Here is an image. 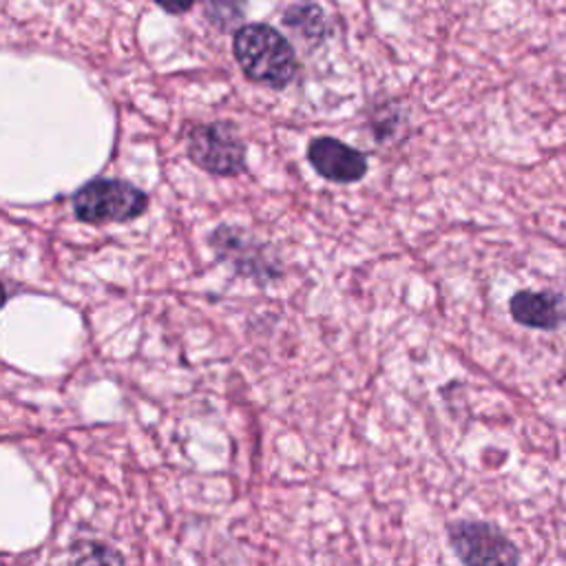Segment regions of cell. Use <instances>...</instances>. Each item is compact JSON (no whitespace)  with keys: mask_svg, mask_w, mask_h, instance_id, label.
<instances>
[{"mask_svg":"<svg viewBox=\"0 0 566 566\" xmlns=\"http://www.w3.org/2000/svg\"><path fill=\"white\" fill-rule=\"evenodd\" d=\"M234 55L245 75L274 88L285 86L296 73V57L287 40L265 24H248L234 35Z\"/></svg>","mask_w":566,"mask_h":566,"instance_id":"1","label":"cell"},{"mask_svg":"<svg viewBox=\"0 0 566 566\" xmlns=\"http://www.w3.org/2000/svg\"><path fill=\"white\" fill-rule=\"evenodd\" d=\"M447 535L462 566H520L517 546L489 522H451Z\"/></svg>","mask_w":566,"mask_h":566,"instance_id":"2","label":"cell"},{"mask_svg":"<svg viewBox=\"0 0 566 566\" xmlns=\"http://www.w3.org/2000/svg\"><path fill=\"white\" fill-rule=\"evenodd\" d=\"M148 206L146 195L126 181L95 179L82 186L73 197L77 219L88 223L128 221L139 217Z\"/></svg>","mask_w":566,"mask_h":566,"instance_id":"3","label":"cell"},{"mask_svg":"<svg viewBox=\"0 0 566 566\" xmlns=\"http://www.w3.org/2000/svg\"><path fill=\"white\" fill-rule=\"evenodd\" d=\"M188 155L214 175H237L243 170V146L228 126H195L188 133Z\"/></svg>","mask_w":566,"mask_h":566,"instance_id":"4","label":"cell"},{"mask_svg":"<svg viewBox=\"0 0 566 566\" xmlns=\"http://www.w3.org/2000/svg\"><path fill=\"white\" fill-rule=\"evenodd\" d=\"M307 159L321 177L336 184L358 181L367 172V157L334 137L314 139L307 148Z\"/></svg>","mask_w":566,"mask_h":566,"instance_id":"5","label":"cell"},{"mask_svg":"<svg viewBox=\"0 0 566 566\" xmlns=\"http://www.w3.org/2000/svg\"><path fill=\"white\" fill-rule=\"evenodd\" d=\"M509 314L517 325L553 332L566 321L564 298L551 290H517L509 298Z\"/></svg>","mask_w":566,"mask_h":566,"instance_id":"6","label":"cell"},{"mask_svg":"<svg viewBox=\"0 0 566 566\" xmlns=\"http://www.w3.org/2000/svg\"><path fill=\"white\" fill-rule=\"evenodd\" d=\"M69 566H122L117 553H113L111 548L102 546V544H93V542H84L77 544Z\"/></svg>","mask_w":566,"mask_h":566,"instance_id":"7","label":"cell"},{"mask_svg":"<svg viewBox=\"0 0 566 566\" xmlns=\"http://www.w3.org/2000/svg\"><path fill=\"white\" fill-rule=\"evenodd\" d=\"M285 22L303 31V35H318L323 33V13L314 4H298L287 11Z\"/></svg>","mask_w":566,"mask_h":566,"instance_id":"8","label":"cell"},{"mask_svg":"<svg viewBox=\"0 0 566 566\" xmlns=\"http://www.w3.org/2000/svg\"><path fill=\"white\" fill-rule=\"evenodd\" d=\"M155 2L170 13H184L195 4V0H155Z\"/></svg>","mask_w":566,"mask_h":566,"instance_id":"9","label":"cell"},{"mask_svg":"<svg viewBox=\"0 0 566 566\" xmlns=\"http://www.w3.org/2000/svg\"><path fill=\"white\" fill-rule=\"evenodd\" d=\"M2 303H4V287L0 285V307H2Z\"/></svg>","mask_w":566,"mask_h":566,"instance_id":"10","label":"cell"}]
</instances>
